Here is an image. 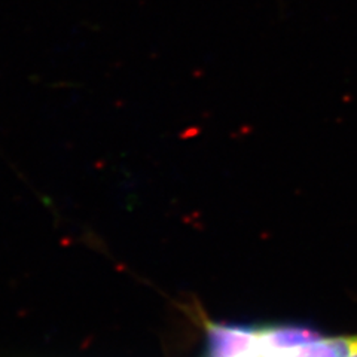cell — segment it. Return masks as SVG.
<instances>
[{
	"mask_svg": "<svg viewBox=\"0 0 357 357\" xmlns=\"http://www.w3.org/2000/svg\"><path fill=\"white\" fill-rule=\"evenodd\" d=\"M347 357H357V342H356V345H354V349L351 350V353L347 356Z\"/></svg>",
	"mask_w": 357,
	"mask_h": 357,
	"instance_id": "cell-1",
	"label": "cell"
}]
</instances>
